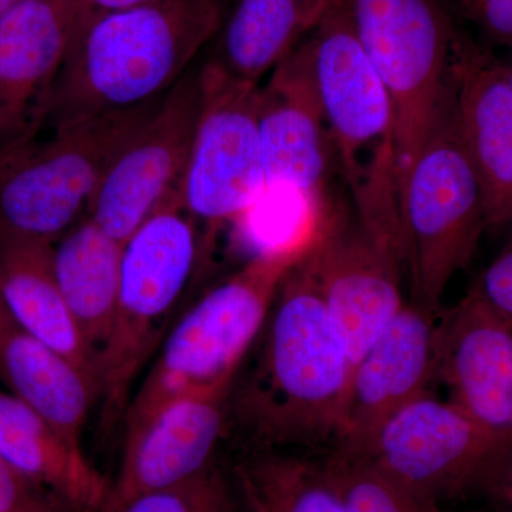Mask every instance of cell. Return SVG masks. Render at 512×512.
Instances as JSON below:
<instances>
[{"mask_svg": "<svg viewBox=\"0 0 512 512\" xmlns=\"http://www.w3.org/2000/svg\"><path fill=\"white\" fill-rule=\"evenodd\" d=\"M256 340L254 360L235 377L229 396V410L254 447L335 444L353 362L303 256L285 276Z\"/></svg>", "mask_w": 512, "mask_h": 512, "instance_id": "cell-1", "label": "cell"}, {"mask_svg": "<svg viewBox=\"0 0 512 512\" xmlns=\"http://www.w3.org/2000/svg\"><path fill=\"white\" fill-rule=\"evenodd\" d=\"M224 15V0H147L90 16L57 76L42 133L157 103L211 45Z\"/></svg>", "mask_w": 512, "mask_h": 512, "instance_id": "cell-2", "label": "cell"}, {"mask_svg": "<svg viewBox=\"0 0 512 512\" xmlns=\"http://www.w3.org/2000/svg\"><path fill=\"white\" fill-rule=\"evenodd\" d=\"M336 170L373 241L404 268L392 100L363 52L343 0L308 36Z\"/></svg>", "mask_w": 512, "mask_h": 512, "instance_id": "cell-3", "label": "cell"}, {"mask_svg": "<svg viewBox=\"0 0 512 512\" xmlns=\"http://www.w3.org/2000/svg\"><path fill=\"white\" fill-rule=\"evenodd\" d=\"M315 227L262 249L195 303L165 340L156 365L128 404L126 437L175 397L235 380L292 266L311 244Z\"/></svg>", "mask_w": 512, "mask_h": 512, "instance_id": "cell-4", "label": "cell"}, {"mask_svg": "<svg viewBox=\"0 0 512 512\" xmlns=\"http://www.w3.org/2000/svg\"><path fill=\"white\" fill-rule=\"evenodd\" d=\"M204 254L201 229L185 207L181 184L123 245L116 316L97 372L100 427L106 433L124 420L133 384Z\"/></svg>", "mask_w": 512, "mask_h": 512, "instance_id": "cell-5", "label": "cell"}, {"mask_svg": "<svg viewBox=\"0 0 512 512\" xmlns=\"http://www.w3.org/2000/svg\"><path fill=\"white\" fill-rule=\"evenodd\" d=\"M353 32L392 100L399 201L410 168L453 99L461 25L448 0H343Z\"/></svg>", "mask_w": 512, "mask_h": 512, "instance_id": "cell-6", "label": "cell"}, {"mask_svg": "<svg viewBox=\"0 0 512 512\" xmlns=\"http://www.w3.org/2000/svg\"><path fill=\"white\" fill-rule=\"evenodd\" d=\"M400 228L413 302L437 316L448 285L471 264L487 232L483 190L458 128L454 87L400 191Z\"/></svg>", "mask_w": 512, "mask_h": 512, "instance_id": "cell-7", "label": "cell"}, {"mask_svg": "<svg viewBox=\"0 0 512 512\" xmlns=\"http://www.w3.org/2000/svg\"><path fill=\"white\" fill-rule=\"evenodd\" d=\"M160 101L47 131L0 154V227L55 244L86 217L110 164Z\"/></svg>", "mask_w": 512, "mask_h": 512, "instance_id": "cell-8", "label": "cell"}, {"mask_svg": "<svg viewBox=\"0 0 512 512\" xmlns=\"http://www.w3.org/2000/svg\"><path fill=\"white\" fill-rule=\"evenodd\" d=\"M360 457L443 510L444 503L490 493L510 463L512 437L484 429L427 392L390 417Z\"/></svg>", "mask_w": 512, "mask_h": 512, "instance_id": "cell-9", "label": "cell"}, {"mask_svg": "<svg viewBox=\"0 0 512 512\" xmlns=\"http://www.w3.org/2000/svg\"><path fill=\"white\" fill-rule=\"evenodd\" d=\"M202 101L181 197L201 229L204 249L218 229L256 207L266 191L259 138V84L239 82L201 56Z\"/></svg>", "mask_w": 512, "mask_h": 512, "instance_id": "cell-10", "label": "cell"}, {"mask_svg": "<svg viewBox=\"0 0 512 512\" xmlns=\"http://www.w3.org/2000/svg\"><path fill=\"white\" fill-rule=\"evenodd\" d=\"M303 262L355 366L406 305L404 268L373 241L350 205L330 197Z\"/></svg>", "mask_w": 512, "mask_h": 512, "instance_id": "cell-11", "label": "cell"}, {"mask_svg": "<svg viewBox=\"0 0 512 512\" xmlns=\"http://www.w3.org/2000/svg\"><path fill=\"white\" fill-rule=\"evenodd\" d=\"M201 57L110 164L87 217L126 244L183 180L200 117Z\"/></svg>", "mask_w": 512, "mask_h": 512, "instance_id": "cell-12", "label": "cell"}, {"mask_svg": "<svg viewBox=\"0 0 512 512\" xmlns=\"http://www.w3.org/2000/svg\"><path fill=\"white\" fill-rule=\"evenodd\" d=\"M256 116L266 191L320 207L336 163L308 37L259 84Z\"/></svg>", "mask_w": 512, "mask_h": 512, "instance_id": "cell-13", "label": "cell"}, {"mask_svg": "<svg viewBox=\"0 0 512 512\" xmlns=\"http://www.w3.org/2000/svg\"><path fill=\"white\" fill-rule=\"evenodd\" d=\"M434 380L461 413L498 436L512 437V323L476 284L437 315Z\"/></svg>", "mask_w": 512, "mask_h": 512, "instance_id": "cell-14", "label": "cell"}, {"mask_svg": "<svg viewBox=\"0 0 512 512\" xmlns=\"http://www.w3.org/2000/svg\"><path fill=\"white\" fill-rule=\"evenodd\" d=\"M79 23V0H19L0 16V154L42 133Z\"/></svg>", "mask_w": 512, "mask_h": 512, "instance_id": "cell-15", "label": "cell"}, {"mask_svg": "<svg viewBox=\"0 0 512 512\" xmlns=\"http://www.w3.org/2000/svg\"><path fill=\"white\" fill-rule=\"evenodd\" d=\"M232 384L229 380L181 394L124 437L123 460L104 512H119L137 497L183 483L211 466Z\"/></svg>", "mask_w": 512, "mask_h": 512, "instance_id": "cell-16", "label": "cell"}, {"mask_svg": "<svg viewBox=\"0 0 512 512\" xmlns=\"http://www.w3.org/2000/svg\"><path fill=\"white\" fill-rule=\"evenodd\" d=\"M436 315L406 303L353 366L333 450L365 456L390 417L429 392Z\"/></svg>", "mask_w": 512, "mask_h": 512, "instance_id": "cell-17", "label": "cell"}, {"mask_svg": "<svg viewBox=\"0 0 512 512\" xmlns=\"http://www.w3.org/2000/svg\"><path fill=\"white\" fill-rule=\"evenodd\" d=\"M454 106L483 190L485 229H512V86L501 57L461 29L453 63Z\"/></svg>", "mask_w": 512, "mask_h": 512, "instance_id": "cell-18", "label": "cell"}, {"mask_svg": "<svg viewBox=\"0 0 512 512\" xmlns=\"http://www.w3.org/2000/svg\"><path fill=\"white\" fill-rule=\"evenodd\" d=\"M335 0H234L205 64L239 82L261 84L328 15Z\"/></svg>", "mask_w": 512, "mask_h": 512, "instance_id": "cell-19", "label": "cell"}, {"mask_svg": "<svg viewBox=\"0 0 512 512\" xmlns=\"http://www.w3.org/2000/svg\"><path fill=\"white\" fill-rule=\"evenodd\" d=\"M0 379L9 393L82 446L80 436L97 397L83 370L22 328L0 299Z\"/></svg>", "mask_w": 512, "mask_h": 512, "instance_id": "cell-20", "label": "cell"}, {"mask_svg": "<svg viewBox=\"0 0 512 512\" xmlns=\"http://www.w3.org/2000/svg\"><path fill=\"white\" fill-rule=\"evenodd\" d=\"M0 456L74 512H104L111 483L40 414L0 390Z\"/></svg>", "mask_w": 512, "mask_h": 512, "instance_id": "cell-21", "label": "cell"}, {"mask_svg": "<svg viewBox=\"0 0 512 512\" xmlns=\"http://www.w3.org/2000/svg\"><path fill=\"white\" fill-rule=\"evenodd\" d=\"M0 299L13 319L96 383L53 266V244L0 227Z\"/></svg>", "mask_w": 512, "mask_h": 512, "instance_id": "cell-22", "label": "cell"}, {"mask_svg": "<svg viewBox=\"0 0 512 512\" xmlns=\"http://www.w3.org/2000/svg\"><path fill=\"white\" fill-rule=\"evenodd\" d=\"M123 244L90 217L53 244V266L92 362L94 376L109 345L121 279Z\"/></svg>", "mask_w": 512, "mask_h": 512, "instance_id": "cell-23", "label": "cell"}, {"mask_svg": "<svg viewBox=\"0 0 512 512\" xmlns=\"http://www.w3.org/2000/svg\"><path fill=\"white\" fill-rule=\"evenodd\" d=\"M231 477L244 512H349L320 458L254 447Z\"/></svg>", "mask_w": 512, "mask_h": 512, "instance_id": "cell-24", "label": "cell"}, {"mask_svg": "<svg viewBox=\"0 0 512 512\" xmlns=\"http://www.w3.org/2000/svg\"><path fill=\"white\" fill-rule=\"evenodd\" d=\"M349 512H440L366 457L330 450L320 458Z\"/></svg>", "mask_w": 512, "mask_h": 512, "instance_id": "cell-25", "label": "cell"}, {"mask_svg": "<svg viewBox=\"0 0 512 512\" xmlns=\"http://www.w3.org/2000/svg\"><path fill=\"white\" fill-rule=\"evenodd\" d=\"M237 488L217 463L183 483L137 497L119 512H241Z\"/></svg>", "mask_w": 512, "mask_h": 512, "instance_id": "cell-26", "label": "cell"}, {"mask_svg": "<svg viewBox=\"0 0 512 512\" xmlns=\"http://www.w3.org/2000/svg\"><path fill=\"white\" fill-rule=\"evenodd\" d=\"M464 28L487 46L512 49V0H448Z\"/></svg>", "mask_w": 512, "mask_h": 512, "instance_id": "cell-27", "label": "cell"}, {"mask_svg": "<svg viewBox=\"0 0 512 512\" xmlns=\"http://www.w3.org/2000/svg\"><path fill=\"white\" fill-rule=\"evenodd\" d=\"M0 512H74L0 456Z\"/></svg>", "mask_w": 512, "mask_h": 512, "instance_id": "cell-28", "label": "cell"}, {"mask_svg": "<svg viewBox=\"0 0 512 512\" xmlns=\"http://www.w3.org/2000/svg\"><path fill=\"white\" fill-rule=\"evenodd\" d=\"M476 286L495 311L512 323V242L487 266Z\"/></svg>", "mask_w": 512, "mask_h": 512, "instance_id": "cell-29", "label": "cell"}, {"mask_svg": "<svg viewBox=\"0 0 512 512\" xmlns=\"http://www.w3.org/2000/svg\"><path fill=\"white\" fill-rule=\"evenodd\" d=\"M485 498L493 507L491 512H512V457L504 473Z\"/></svg>", "mask_w": 512, "mask_h": 512, "instance_id": "cell-30", "label": "cell"}, {"mask_svg": "<svg viewBox=\"0 0 512 512\" xmlns=\"http://www.w3.org/2000/svg\"><path fill=\"white\" fill-rule=\"evenodd\" d=\"M144 2H147V0H79L80 23L90 18V16L97 15V13L130 8V6L140 5Z\"/></svg>", "mask_w": 512, "mask_h": 512, "instance_id": "cell-31", "label": "cell"}, {"mask_svg": "<svg viewBox=\"0 0 512 512\" xmlns=\"http://www.w3.org/2000/svg\"><path fill=\"white\" fill-rule=\"evenodd\" d=\"M505 56L501 57L503 62L505 73H507L508 80H510L512 86V49H505Z\"/></svg>", "mask_w": 512, "mask_h": 512, "instance_id": "cell-32", "label": "cell"}, {"mask_svg": "<svg viewBox=\"0 0 512 512\" xmlns=\"http://www.w3.org/2000/svg\"><path fill=\"white\" fill-rule=\"evenodd\" d=\"M18 2L19 0H0V16H2L3 13L8 12V10Z\"/></svg>", "mask_w": 512, "mask_h": 512, "instance_id": "cell-33", "label": "cell"}, {"mask_svg": "<svg viewBox=\"0 0 512 512\" xmlns=\"http://www.w3.org/2000/svg\"><path fill=\"white\" fill-rule=\"evenodd\" d=\"M441 512H444V511H441Z\"/></svg>", "mask_w": 512, "mask_h": 512, "instance_id": "cell-34", "label": "cell"}]
</instances>
